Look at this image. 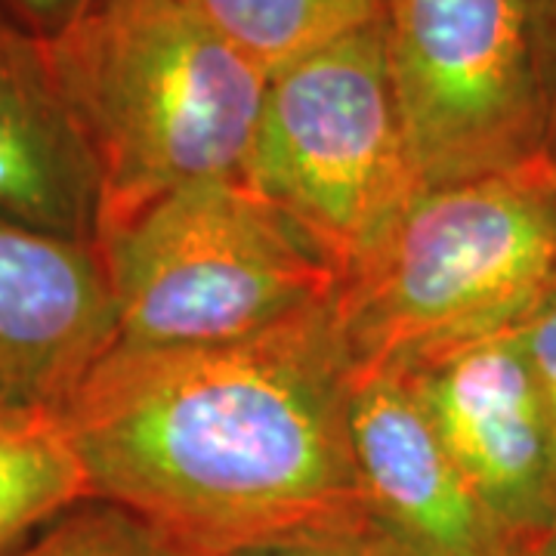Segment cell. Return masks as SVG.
I'll list each match as a JSON object with an SVG mask.
<instances>
[{
  "mask_svg": "<svg viewBox=\"0 0 556 556\" xmlns=\"http://www.w3.org/2000/svg\"><path fill=\"white\" fill-rule=\"evenodd\" d=\"M334 300L254 338L112 346L60 412L90 501L179 556L371 532Z\"/></svg>",
  "mask_w": 556,
  "mask_h": 556,
  "instance_id": "obj_1",
  "label": "cell"
},
{
  "mask_svg": "<svg viewBox=\"0 0 556 556\" xmlns=\"http://www.w3.org/2000/svg\"><path fill=\"white\" fill-rule=\"evenodd\" d=\"M100 170V229L204 179L241 177L269 75L189 0H93L47 40Z\"/></svg>",
  "mask_w": 556,
  "mask_h": 556,
  "instance_id": "obj_2",
  "label": "cell"
},
{
  "mask_svg": "<svg viewBox=\"0 0 556 556\" xmlns=\"http://www.w3.org/2000/svg\"><path fill=\"white\" fill-rule=\"evenodd\" d=\"M554 291L556 170L541 155L420 189L340 281L334 309L356 375H368L514 331Z\"/></svg>",
  "mask_w": 556,
  "mask_h": 556,
  "instance_id": "obj_3",
  "label": "cell"
},
{
  "mask_svg": "<svg viewBox=\"0 0 556 556\" xmlns=\"http://www.w3.org/2000/svg\"><path fill=\"white\" fill-rule=\"evenodd\" d=\"M115 346L254 338L338 298L340 273L244 177L182 186L97 236Z\"/></svg>",
  "mask_w": 556,
  "mask_h": 556,
  "instance_id": "obj_4",
  "label": "cell"
},
{
  "mask_svg": "<svg viewBox=\"0 0 556 556\" xmlns=\"http://www.w3.org/2000/svg\"><path fill=\"white\" fill-rule=\"evenodd\" d=\"M241 177L340 278L387 239L424 182L378 20L269 75Z\"/></svg>",
  "mask_w": 556,
  "mask_h": 556,
  "instance_id": "obj_5",
  "label": "cell"
},
{
  "mask_svg": "<svg viewBox=\"0 0 556 556\" xmlns=\"http://www.w3.org/2000/svg\"><path fill=\"white\" fill-rule=\"evenodd\" d=\"M378 22L424 189L544 155L532 0H380Z\"/></svg>",
  "mask_w": 556,
  "mask_h": 556,
  "instance_id": "obj_6",
  "label": "cell"
},
{
  "mask_svg": "<svg viewBox=\"0 0 556 556\" xmlns=\"http://www.w3.org/2000/svg\"><path fill=\"white\" fill-rule=\"evenodd\" d=\"M399 375L519 554L556 535V464L517 328L448 346Z\"/></svg>",
  "mask_w": 556,
  "mask_h": 556,
  "instance_id": "obj_7",
  "label": "cell"
},
{
  "mask_svg": "<svg viewBox=\"0 0 556 556\" xmlns=\"http://www.w3.org/2000/svg\"><path fill=\"white\" fill-rule=\"evenodd\" d=\"M115 338L97 241L0 217V405L60 415Z\"/></svg>",
  "mask_w": 556,
  "mask_h": 556,
  "instance_id": "obj_8",
  "label": "cell"
},
{
  "mask_svg": "<svg viewBox=\"0 0 556 556\" xmlns=\"http://www.w3.org/2000/svg\"><path fill=\"white\" fill-rule=\"evenodd\" d=\"M353 455L375 535L396 556H522L399 371L356 375Z\"/></svg>",
  "mask_w": 556,
  "mask_h": 556,
  "instance_id": "obj_9",
  "label": "cell"
},
{
  "mask_svg": "<svg viewBox=\"0 0 556 556\" xmlns=\"http://www.w3.org/2000/svg\"><path fill=\"white\" fill-rule=\"evenodd\" d=\"M0 217L97 241L100 170L62 97L47 40L0 22Z\"/></svg>",
  "mask_w": 556,
  "mask_h": 556,
  "instance_id": "obj_10",
  "label": "cell"
},
{
  "mask_svg": "<svg viewBox=\"0 0 556 556\" xmlns=\"http://www.w3.org/2000/svg\"><path fill=\"white\" fill-rule=\"evenodd\" d=\"M90 501L78 455L60 415L0 405V556Z\"/></svg>",
  "mask_w": 556,
  "mask_h": 556,
  "instance_id": "obj_11",
  "label": "cell"
},
{
  "mask_svg": "<svg viewBox=\"0 0 556 556\" xmlns=\"http://www.w3.org/2000/svg\"><path fill=\"white\" fill-rule=\"evenodd\" d=\"M266 75L378 20L380 0H189Z\"/></svg>",
  "mask_w": 556,
  "mask_h": 556,
  "instance_id": "obj_12",
  "label": "cell"
},
{
  "mask_svg": "<svg viewBox=\"0 0 556 556\" xmlns=\"http://www.w3.org/2000/svg\"><path fill=\"white\" fill-rule=\"evenodd\" d=\"M13 556H179L139 519L112 504L87 501L47 526Z\"/></svg>",
  "mask_w": 556,
  "mask_h": 556,
  "instance_id": "obj_13",
  "label": "cell"
},
{
  "mask_svg": "<svg viewBox=\"0 0 556 556\" xmlns=\"http://www.w3.org/2000/svg\"><path fill=\"white\" fill-rule=\"evenodd\" d=\"M517 334L522 353L529 358V368L535 375L541 402H544L556 464V291L522 318V325H517Z\"/></svg>",
  "mask_w": 556,
  "mask_h": 556,
  "instance_id": "obj_14",
  "label": "cell"
},
{
  "mask_svg": "<svg viewBox=\"0 0 556 556\" xmlns=\"http://www.w3.org/2000/svg\"><path fill=\"white\" fill-rule=\"evenodd\" d=\"M532 56L544 159L556 170V0H532Z\"/></svg>",
  "mask_w": 556,
  "mask_h": 556,
  "instance_id": "obj_15",
  "label": "cell"
},
{
  "mask_svg": "<svg viewBox=\"0 0 556 556\" xmlns=\"http://www.w3.org/2000/svg\"><path fill=\"white\" fill-rule=\"evenodd\" d=\"M93 0H0V22L50 40L78 20Z\"/></svg>",
  "mask_w": 556,
  "mask_h": 556,
  "instance_id": "obj_16",
  "label": "cell"
},
{
  "mask_svg": "<svg viewBox=\"0 0 556 556\" xmlns=\"http://www.w3.org/2000/svg\"><path fill=\"white\" fill-rule=\"evenodd\" d=\"M232 556H396L378 535L375 529L346 541H325V544H281V547H260Z\"/></svg>",
  "mask_w": 556,
  "mask_h": 556,
  "instance_id": "obj_17",
  "label": "cell"
},
{
  "mask_svg": "<svg viewBox=\"0 0 556 556\" xmlns=\"http://www.w3.org/2000/svg\"><path fill=\"white\" fill-rule=\"evenodd\" d=\"M522 556H556V535L551 541H544V544H538L532 551H526Z\"/></svg>",
  "mask_w": 556,
  "mask_h": 556,
  "instance_id": "obj_18",
  "label": "cell"
}]
</instances>
